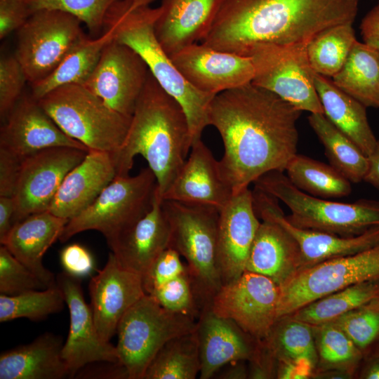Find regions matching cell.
I'll return each instance as SVG.
<instances>
[{
    "instance_id": "6da1fadb",
    "label": "cell",
    "mask_w": 379,
    "mask_h": 379,
    "mask_svg": "<svg viewBox=\"0 0 379 379\" xmlns=\"http://www.w3.org/2000/svg\"><path fill=\"white\" fill-rule=\"evenodd\" d=\"M301 111L252 82L213 98L209 123L224 145L219 161L233 194L272 171H285L297 154Z\"/></svg>"
},
{
    "instance_id": "7a4b0ae2",
    "label": "cell",
    "mask_w": 379,
    "mask_h": 379,
    "mask_svg": "<svg viewBox=\"0 0 379 379\" xmlns=\"http://www.w3.org/2000/svg\"><path fill=\"white\" fill-rule=\"evenodd\" d=\"M359 0H222L201 43L248 56L261 44H307L331 27L353 23Z\"/></svg>"
},
{
    "instance_id": "3957f363",
    "label": "cell",
    "mask_w": 379,
    "mask_h": 379,
    "mask_svg": "<svg viewBox=\"0 0 379 379\" xmlns=\"http://www.w3.org/2000/svg\"><path fill=\"white\" fill-rule=\"evenodd\" d=\"M193 144L186 114L149 72L131 124L114 154L117 175H129L141 155L154 174L162 197L185 162Z\"/></svg>"
},
{
    "instance_id": "277c9868",
    "label": "cell",
    "mask_w": 379,
    "mask_h": 379,
    "mask_svg": "<svg viewBox=\"0 0 379 379\" xmlns=\"http://www.w3.org/2000/svg\"><path fill=\"white\" fill-rule=\"evenodd\" d=\"M154 1H117L105 16L103 28L111 27L116 41L135 51L161 88L180 105L194 143L201 139L204 130L210 126L209 111L215 95L192 86L161 47L154 32L161 8L150 6Z\"/></svg>"
},
{
    "instance_id": "5b68a950",
    "label": "cell",
    "mask_w": 379,
    "mask_h": 379,
    "mask_svg": "<svg viewBox=\"0 0 379 379\" xmlns=\"http://www.w3.org/2000/svg\"><path fill=\"white\" fill-rule=\"evenodd\" d=\"M254 188L281 201L291 211L287 220L293 225L340 237L360 235L379 225V201L359 199L343 203L307 194L295 187L282 171L265 173Z\"/></svg>"
},
{
    "instance_id": "8992f818",
    "label": "cell",
    "mask_w": 379,
    "mask_h": 379,
    "mask_svg": "<svg viewBox=\"0 0 379 379\" xmlns=\"http://www.w3.org/2000/svg\"><path fill=\"white\" fill-rule=\"evenodd\" d=\"M170 246L184 258L202 309L222 286L217 260L220 211L211 206L163 199Z\"/></svg>"
},
{
    "instance_id": "52a82bcc",
    "label": "cell",
    "mask_w": 379,
    "mask_h": 379,
    "mask_svg": "<svg viewBox=\"0 0 379 379\" xmlns=\"http://www.w3.org/2000/svg\"><path fill=\"white\" fill-rule=\"evenodd\" d=\"M37 101L67 135L88 150L115 154L131 124V117L110 108L83 84L57 87Z\"/></svg>"
},
{
    "instance_id": "ba28073f",
    "label": "cell",
    "mask_w": 379,
    "mask_h": 379,
    "mask_svg": "<svg viewBox=\"0 0 379 379\" xmlns=\"http://www.w3.org/2000/svg\"><path fill=\"white\" fill-rule=\"evenodd\" d=\"M157 187L149 167L133 176L117 175L88 207L69 220L59 240L65 242L80 232L96 230L109 246L150 208Z\"/></svg>"
},
{
    "instance_id": "9c48e42d",
    "label": "cell",
    "mask_w": 379,
    "mask_h": 379,
    "mask_svg": "<svg viewBox=\"0 0 379 379\" xmlns=\"http://www.w3.org/2000/svg\"><path fill=\"white\" fill-rule=\"evenodd\" d=\"M197 320L171 312L145 294L119 323L116 345L128 379H144L149 364L171 339L197 328Z\"/></svg>"
},
{
    "instance_id": "30bf717a",
    "label": "cell",
    "mask_w": 379,
    "mask_h": 379,
    "mask_svg": "<svg viewBox=\"0 0 379 379\" xmlns=\"http://www.w3.org/2000/svg\"><path fill=\"white\" fill-rule=\"evenodd\" d=\"M375 279H379V244L300 270L279 286L277 320L319 298Z\"/></svg>"
},
{
    "instance_id": "8fae6325",
    "label": "cell",
    "mask_w": 379,
    "mask_h": 379,
    "mask_svg": "<svg viewBox=\"0 0 379 379\" xmlns=\"http://www.w3.org/2000/svg\"><path fill=\"white\" fill-rule=\"evenodd\" d=\"M81 22L67 13L51 9L31 14L18 30L15 56L31 85L50 75L85 35Z\"/></svg>"
},
{
    "instance_id": "7c38bea8",
    "label": "cell",
    "mask_w": 379,
    "mask_h": 379,
    "mask_svg": "<svg viewBox=\"0 0 379 379\" xmlns=\"http://www.w3.org/2000/svg\"><path fill=\"white\" fill-rule=\"evenodd\" d=\"M304 44H261L250 52L255 70L252 83L295 108L324 114Z\"/></svg>"
},
{
    "instance_id": "4fadbf2b",
    "label": "cell",
    "mask_w": 379,
    "mask_h": 379,
    "mask_svg": "<svg viewBox=\"0 0 379 379\" xmlns=\"http://www.w3.org/2000/svg\"><path fill=\"white\" fill-rule=\"evenodd\" d=\"M279 286L271 279L245 271L238 279L222 285L211 307L219 316L234 321L259 341L269 335L277 320Z\"/></svg>"
},
{
    "instance_id": "5bb4252c",
    "label": "cell",
    "mask_w": 379,
    "mask_h": 379,
    "mask_svg": "<svg viewBox=\"0 0 379 379\" xmlns=\"http://www.w3.org/2000/svg\"><path fill=\"white\" fill-rule=\"evenodd\" d=\"M88 151L53 147L24 158L13 197V224L47 211L67 174L84 159Z\"/></svg>"
},
{
    "instance_id": "9a60e30c",
    "label": "cell",
    "mask_w": 379,
    "mask_h": 379,
    "mask_svg": "<svg viewBox=\"0 0 379 379\" xmlns=\"http://www.w3.org/2000/svg\"><path fill=\"white\" fill-rule=\"evenodd\" d=\"M149 72L135 51L114 39L83 85L110 108L131 117Z\"/></svg>"
},
{
    "instance_id": "2e32d148",
    "label": "cell",
    "mask_w": 379,
    "mask_h": 379,
    "mask_svg": "<svg viewBox=\"0 0 379 379\" xmlns=\"http://www.w3.org/2000/svg\"><path fill=\"white\" fill-rule=\"evenodd\" d=\"M69 313V327L62 355L73 378L97 361H119L116 346L101 340L90 305L84 299L81 279L62 272L56 277Z\"/></svg>"
},
{
    "instance_id": "e0dca14e",
    "label": "cell",
    "mask_w": 379,
    "mask_h": 379,
    "mask_svg": "<svg viewBox=\"0 0 379 379\" xmlns=\"http://www.w3.org/2000/svg\"><path fill=\"white\" fill-rule=\"evenodd\" d=\"M178 70L197 90L217 94L252 82L255 70L250 57L192 44L170 56Z\"/></svg>"
},
{
    "instance_id": "ac0fdd59",
    "label": "cell",
    "mask_w": 379,
    "mask_h": 379,
    "mask_svg": "<svg viewBox=\"0 0 379 379\" xmlns=\"http://www.w3.org/2000/svg\"><path fill=\"white\" fill-rule=\"evenodd\" d=\"M3 122L0 148L22 159L53 147L88 150L67 135L32 95L22 96Z\"/></svg>"
},
{
    "instance_id": "d6986e66",
    "label": "cell",
    "mask_w": 379,
    "mask_h": 379,
    "mask_svg": "<svg viewBox=\"0 0 379 379\" xmlns=\"http://www.w3.org/2000/svg\"><path fill=\"white\" fill-rule=\"evenodd\" d=\"M253 197L256 213L265 214L274 219L297 242L300 255V270L331 259L357 253L379 244V225L360 235L350 237L302 229L287 220L276 198L256 189L253 191Z\"/></svg>"
},
{
    "instance_id": "ffe728a7",
    "label": "cell",
    "mask_w": 379,
    "mask_h": 379,
    "mask_svg": "<svg viewBox=\"0 0 379 379\" xmlns=\"http://www.w3.org/2000/svg\"><path fill=\"white\" fill-rule=\"evenodd\" d=\"M260 222L248 187L233 194L220 210L217 260L222 285L238 279L245 271L249 252Z\"/></svg>"
},
{
    "instance_id": "44dd1931",
    "label": "cell",
    "mask_w": 379,
    "mask_h": 379,
    "mask_svg": "<svg viewBox=\"0 0 379 379\" xmlns=\"http://www.w3.org/2000/svg\"><path fill=\"white\" fill-rule=\"evenodd\" d=\"M91 309L101 340L110 343L126 312L145 295L142 277L122 267L110 252L105 267L91 277Z\"/></svg>"
},
{
    "instance_id": "7402d4cb",
    "label": "cell",
    "mask_w": 379,
    "mask_h": 379,
    "mask_svg": "<svg viewBox=\"0 0 379 379\" xmlns=\"http://www.w3.org/2000/svg\"><path fill=\"white\" fill-rule=\"evenodd\" d=\"M188 156L162 199L211 206L220 211L233 192L222 177L219 161L201 139L192 144Z\"/></svg>"
},
{
    "instance_id": "603a6c76",
    "label": "cell",
    "mask_w": 379,
    "mask_h": 379,
    "mask_svg": "<svg viewBox=\"0 0 379 379\" xmlns=\"http://www.w3.org/2000/svg\"><path fill=\"white\" fill-rule=\"evenodd\" d=\"M197 333L201 361L200 379H209L224 366L249 360L259 340L242 330L234 321L215 314L205 306L197 319Z\"/></svg>"
},
{
    "instance_id": "cb8c5ba5",
    "label": "cell",
    "mask_w": 379,
    "mask_h": 379,
    "mask_svg": "<svg viewBox=\"0 0 379 379\" xmlns=\"http://www.w3.org/2000/svg\"><path fill=\"white\" fill-rule=\"evenodd\" d=\"M162 201L157 186L147 212L109 246L122 267L141 277L170 246V227Z\"/></svg>"
},
{
    "instance_id": "d4e9b609",
    "label": "cell",
    "mask_w": 379,
    "mask_h": 379,
    "mask_svg": "<svg viewBox=\"0 0 379 379\" xmlns=\"http://www.w3.org/2000/svg\"><path fill=\"white\" fill-rule=\"evenodd\" d=\"M117 176L112 153L88 150L65 176L48 211L70 220L88 207Z\"/></svg>"
},
{
    "instance_id": "484cf974",
    "label": "cell",
    "mask_w": 379,
    "mask_h": 379,
    "mask_svg": "<svg viewBox=\"0 0 379 379\" xmlns=\"http://www.w3.org/2000/svg\"><path fill=\"white\" fill-rule=\"evenodd\" d=\"M222 0H162L154 32L170 57L201 41L209 31Z\"/></svg>"
},
{
    "instance_id": "4316f807",
    "label": "cell",
    "mask_w": 379,
    "mask_h": 379,
    "mask_svg": "<svg viewBox=\"0 0 379 379\" xmlns=\"http://www.w3.org/2000/svg\"><path fill=\"white\" fill-rule=\"evenodd\" d=\"M69 220L44 211L32 214L13 224L1 242L22 264L35 274L47 288L55 286L56 277L43 264V258L59 239Z\"/></svg>"
},
{
    "instance_id": "83f0119b",
    "label": "cell",
    "mask_w": 379,
    "mask_h": 379,
    "mask_svg": "<svg viewBox=\"0 0 379 379\" xmlns=\"http://www.w3.org/2000/svg\"><path fill=\"white\" fill-rule=\"evenodd\" d=\"M252 244L246 271L271 279L279 286L291 279L300 269L298 245L277 221L265 214Z\"/></svg>"
},
{
    "instance_id": "f1b7e54d",
    "label": "cell",
    "mask_w": 379,
    "mask_h": 379,
    "mask_svg": "<svg viewBox=\"0 0 379 379\" xmlns=\"http://www.w3.org/2000/svg\"><path fill=\"white\" fill-rule=\"evenodd\" d=\"M62 336L45 333L0 355V379H62L69 377Z\"/></svg>"
},
{
    "instance_id": "f546056e",
    "label": "cell",
    "mask_w": 379,
    "mask_h": 379,
    "mask_svg": "<svg viewBox=\"0 0 379 379\" xmlns=\"http://www.w3.org/2000/svg\"><path fill=\"white\" fill-rule=\"evenodd\" d=\"M311 75L324 114L368 157L378 140L368 124L366 107L340 90L327 77L312 70Z\"/></svg>"
},
{
    "instance_id": "4dcf8cb0",
    "label": "cell",
    "mask_w": 379,
    "mask_h": 379,
    "mask_svg": "<svg viewBox=\"0 0 379 379\" xmlns=\"http://www.w3.org/2000/svg\"><path fill=\"white\" fill-rule=\"evenodd\" d=\"M113 39V29L109 27H105L101 35L97 37L90 38L85 34L50 75L31 85V95L39 100L57 87L84 84L95 67L105 47Z\"/></svg>"
},
{
    "instance_id": "1f68e13d",
    "label": "cell",
    "mask_w": 379,
    "mask_h": 379,
    "mask_svg": "<svg viewBox=\"0 0 379 379\" xmlns=\"http://www.w3.org/2000/svg\"><path fill=\"white\" fill-rule=\"evenodd\" d=\"M333 83L366 107L379 108V51L361 43L354 44Z\"/></svg>"
},
{
    "instance_id": "d6a6232c",
    "label": "cell",
    "mask_w": 379,
    "mask_h": 379,
    "mask_svg": "<svg viewBox=\"0 0 379 379\" xmlns=\"http://www.w3.org/2000/svg\"><path fill=\"white\" fill-rule=\"evenodd\" d=\"M308 122L322 143L330 165L351 182L364 180L368 157L321 113H310Z\"/></svg>"
},
{
    "instance_id": "836d02e7",
    "label": "cell",
    "mask_w": 379,
    "mask_h": 379,
    "mask_svg": "<svg viewBox=\"0 0 379 379\" xmlns=\"http://www.w3.org/2000/svg\"><path fill=\"white\" fill-rule=\"evenodd\" d=\"M313 327L290 316L279 319L262 340L277 361L293 362L310 369L319 359Z\"/></svg>"
},
{
    "instance_id": "e575fe53",
    "label": "cell",
    "mask_w": 379,
    "mask_h": 379,
    "mask_svg": "<svg viewBox=\"0 0 379 379\" xmlns=\"http://www.w3.org/2000/svg\"><path fill=\"white\" fill-rule=\"evenodd\" d=\"M291 182L300 190L322 198H341L352 192L351 182L332 166L295 154L285 168Z\"/></svg>"
},
{
    "instance_id": "d590c367",
    "label": "cell",
    "mask_w": 379,
    "mask_h": 379,
    "mask_svg": "<svg viewBox=\"0 0 379 379\" xmlns=\"http://www.w3.org/2000/svg\"><path fill=\"white\" fill-rule=\"evenodd\" d=\"M379 298V279L358 283L319 298L290 317L312 326L331 322L340 316Z\"/></svg>"
},
{
    "instance_id": "8d00e7d4",
    "label": "cell",
    "mask_w": 379,
    "mask_h": 379,
    "mask_svg": "<svg viewBox=\"0 0 379 379\" xmlns=\"http://www.w3.org/2000/svg\"><path fill=\"white\" fill-rule=\"evenodd\" d=\"M196 328L166 343L147 367L144 379H195L201 369Z\"/></svg>"
},
{
    "instance_id": "74e56055",
    "label": "cell",
    "mask_w": 379,
    "mask_h": 379,
    "mask_svg": "<svg viewBox=\"0 0 379 379\" xmlns=\"http://www.w3.org/2000/svg\"><path fill=\"white\" fill-rule=\"evenodd\" d=\"M352 24L327 28L307 44V58L314 72L333 77L340 70L357 41Z\"/></svg>"
},
{
    "instance_id": "f35d334b",
    "label": "cell",
    "mask_w": 379,
    "mask_h": 379,
    "mask_svg": "<svg viewBox=\"0 0 379 379\" xmlns=\"http://www.w3.org/2000/svg\"><path fill=\"white\" fill-rule=\"evenodd\" d=\"M66 302L56 285L42 290H33L14 295L0 294V321L19 318L38 321L60 312Z\"/></svg>"
},
{
    "instance_id": "ab89813d",
    "label": "cell",
    "mask_w": 379,
    "mask_h": 379,
    "mask_svg": "<svg viewBox=\"0 0 379 379\" xmlns=\"http://www.w3.org/2000/svg\"><path fill=\"white\" fill-rule=\"evenodd\" d=\"M317 337L319 359L330 367L348 365L352 370L363 360L364 354L338 326L328 322L312 326Z\"/></svg>"
},
{
    "instance_id": "60d3db41",
    "label": "cell",
    "mask_w": 379,
    "mask_h": 379,
    "mask_svg": "<svg viewBox=\"0 0 379 379\" xmlns=\"http://www.w3.org/2000/svg\"><path fill=\"white\" fill-rule=\"evenodd\" d=\"M343 330L364 355L379 346V298L331 321Z\"/></svg>"
},
{
    "instance_id": "b9f144b4",
    "label": "cell",
    "mask_w": 379,
    "mask_h": 379,
    "mask_svg": "<svg viewBox=\"0 0 379 379\" xmlns=\"http://www.w3.org/2000/svg\"><path fill=\"white\" fill-rule=\"evenodd\" d=\"M118 0H25L31 14L42 9L61 11L78 18L93 34L102 32L105 16Z\"/></svg>"
},
{
    "instance_id": "7bdbcfd3",
    "label": "cell",
    "mask_w": 379,
    "mask_h": 379,
    "mask_svg": "<svg viewBox=\"0 0 379 379\" xmlns=\"http://www.w3.org/2000/svg\"><path fill=\"white\" fill-rule=\"evenodd\" d=\"M47 288L41 280L3 245L0 247V294L18 295Z\"/></svg>"
},
{
    "instance_id": "ee69618b",
    "label": "cell",
    "mask_w": 379,
    "mask_h": 379,
    "mask_svg": "<svg viewBox=\"0 0 379 379\" xmlns=\"http://www.w3.org/2000/svg\"><path fill=\"white\" fill-rule=\"evenodd\" d=\"M27 82L24 70L15 55L0 59V117L4 121L8 113L22 97Z\"/></svg>"
},
{
    "instance_id": "f6af8a7d",
    "label": "cell",
    "mask_w": 379,
    "mask_h": 379,
    "mask_svg": "<svg viewBox=\"0 0 379 379\" xmlns=\"http://www.w3.org/2000/svg\"><path fill=\"white\" fill-rule=\"evenodd\" d=\"M187 270L188 267L180 254L173 248H167L142 276L145 294L149 295L165 281Z\"/></svg>"
},
{
    "instance_id": "bcb514c9",
    "label": "cell",
    "mask_w": 379,
    "mask_h": 379,
    "mask_svg": "<svg viewBox=\"0 0 379 379\" xmlns=\"http://www.w3.org/2000/svg\"><path fill=\"white\" fill-rule=\"evenodd\" d=\"M60 261L64 272L75 277L90 275L95 270V261L91 252L79 244H71L60 253Z\"/></svg>"
},
{
    "instance_id": "7dc6e473",
    "label": "cell",
    "mask_w": 379,
    "mask_h": 379,
    "mask_svg": "<svg viewBox=\"0 0 379 379\" xmlns=\"http://www.w3.org/2000/svg\"><path fill=\"white\" fill-rule=\"evenodd\" d=\"M30 15L25 0H0V39L18 31Z\"/></svg>"
},
{
    "instance_id": "c3c4849f",
    "label": "cell",
    "mask_w": 379,
    "mask_h": 379,
    "mask_svg": "<svg viewBox=\"0 0 379 379\" xmlns=\"http://www.w3.org/2000/svg\"><path fill=\"white\" fill-rule=\"evenodd\" d=\"M22 159L0 148V197H13Z\"/></svg>"
},
{
    "instance_id": "681fc988",
    "label": "cell",
    "mask_w": 379,
    "mask_h": 379,
    "mask_svg": "<svg viewBox=\"0 0 379 379\" xmlns=\"http://www.w3.org/2000/svg\"><path fill=\"white\" fill-rule=\"evenodd\" d=\"M360 29L364 43L379 51V1L362 19Z\"/></svg>"
},
{
    "instance_id": "f907efd6",
    "label": "cell",
    "mask_w": 379,
    "mask_h": 379,
    "mask_svg": "<svg viewBox=\"0 0 379 379\" xmlns=\"http://www.w3.org/2000/svg\"><path fill=\"white\" fill-rule=\"evenodd\" d=\"M15 212L14 200L12 197H0V243L11 230Z\"/></svg>"
},
{
    "instance_id": "816d5d0a",
    "label": "cell",
    "mask_w": 379,
    "mask_h": 379,
    "mask_svg": "<svg viewBox=\"0 0 379 379\" xmlns=\"http://www.w3.org/2000/svg\"><path fill=\"white\" fill-rule=\"evenodd\" d=\"M360 378L379 379V347L365 354Z\"/></svg>"
},
{
    "instance_id": "f5cc1de1",
    "label": "cell",
    "mask_w": 379,
    "mask_h": 379,
    "mask_svg": "<svg viewBox=\"0 0 379 379\" xmlns=\"http://www.w3.org/2000/svg\"><path fill=\"white\" fill-rule=\"evenodd\" d=\"M368 159V167L363 181L379 190V140Z\"/></svg>"
},
{
    "instance_id": "db71d44e",
    "label": "cell",
    "mask_w": 379,
    "mask_h": 379,
    "mask_svg": "<svg viewBox=\"0 0 379 379\" xmlns=\"http://www.w3.org/2000/svg\"><path fill=\"white\" fill-rule=\"evenodd\" d=\"M244 361H233L224 366L217 372L218 373V378L243 379L247 378L248 376V371L246 370V368L244 365Z\"/></svg>"
}]
</instances>
